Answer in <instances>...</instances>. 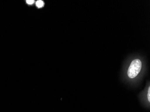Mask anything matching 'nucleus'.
Masks as SVG:
<instances>
[{
  "label": "nucleus",
  "mask_w": 150,
  "mask_h": 112,
  "mask_svg": "<svg viewBox=\"0 0 150 112\" xmlns=\"http://www.w3.org/2000/svg\"><path fill=\"white\" fill-rule=\"evenodd\" d=\"M26 1H27V3L29 5H32L34 2V1H33V0H28Z\"/></svg>",
  "instance_id": "nucleus-3"
},
{
  "label": "nucleus",
  "mask_w": 150,
  "mask_h": 112,
  "mask_svg": "<svg viewBox=\"0 0 150 112\" xmlns=\"http://www.w3.org/2000/svg\"><path fill=\"white\" fill-rule=\"evenodd\" d=\"M142 67L141 61L139 59H136L131 62L128 68L127 75L129 78L133 79L138 75Z\"/></svg>",
  "instance_id": "nucleus-1"
},
{
  "label": "nucleus",
  "mask_w": 150,
  "mask_h": 112,
  "mask_svg": "<svg viewBox=\"0 0 150 112\" xmlns=\"http://www.w3.org/2000/svg\"><path fill=\"white\" fill-rule=\"evenodd\" d=\"M44 3L42 1H38L36 2V6L38 8H42L44 6Z\"/></svg>",
  "instance_id": "nucleus-2"
}]
</instances>
